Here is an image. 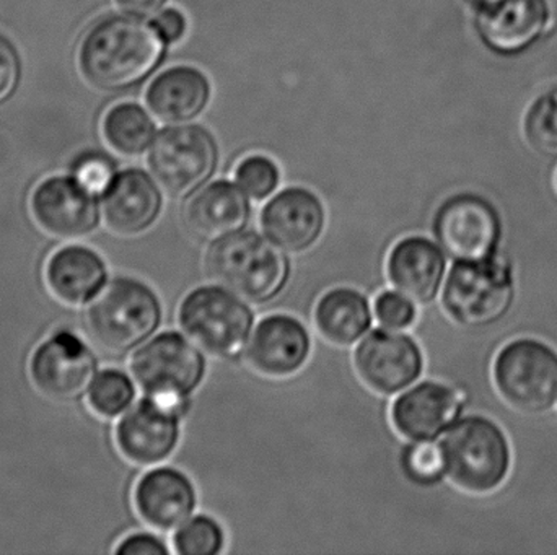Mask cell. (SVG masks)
Wrapping results in <instances>:
<instances>
[{
    "label": "cell",
    "instance_id": "cell-36",
    "mask_svg": "<svg viewBox=\"0 0 557 555\" xmlns=\"http://www.w3.org/2000/svg\"><path fill=\"white\" fill-rule=\"evenodd\" d=\"M157 31L166 42H176L183 38L186 31V20L182 12L175 9H166L157 16L153 22Z\"/></svg>",
    "mask_w": 557,
    "mask_h": 555
},
{
    "label": "cell",
    "instance_id": "cell-2",
    "mask_svg": "<svg viewBox=\"0 0 557 555\" xmlns=\"http://www.w3.org/2000/svg\"><path fill=\"white\" fill-rule=\"evenodd\" d=\"M205 267L212 282L251 305H267L276 300L292 274L285 251L270 238L251 230L211 243Z\"/></svg>",
    "mask_w": 557,
    "mask_h": 555
},
{
    "label": "cell",
    "instance_id": "cell-4",
    "mask_svg": "<svg viewBox=\"0 0 557 555\" xmlns=\"http://www.w3.org/2000/svg\"><path fill=\"white\" fill-rule=\"evenodd\" d=\"M445 476L460 491L473 495L496 492L510 472V446L506 433L481 416L458 419L442 436Z\"/></svg>",
    "mask_w": 557,
    "mask_h": 555
},
{
    "label": "cell",
    "instance_id": "cell-13",
    "mask_svg": "<svg viewBox=\"0 0 557 555\" xmlns=\"http://www.w3.org/2000/svg\"><path fill=\"white\" fill-rule=\"evenodd\" d=\"M183 417L180 411L144 398L123 414L114 430L121 455L139 466L166 462L178 446Z\"/></svg>",
    "mask_w": 557,
    "mask_h": 555
},
{
    "label": "cell",
    "instance_id": "cell-23",
    "mask_svg": "<svg viewBox=\"0 0 557 555\" xmlns=\"http://www.w3.org/2000/svg\"><path fill=\"white\" fill-rule=\"evenodd\" d=\"M548 15L545 0H500L481 10L478 25L491 48L516 52L543 35Z\"/></svg>",
    "mask_w": 557,
    "mask_h": 555
},
{
    "label": "cell",
    "instance_id": "cell-22",
    "mask_svg": "<svg viewBox=\"0 0 557 555\" xmlns=\"http://www.w3.org/2000/svg\"><path fill=\"white\" fill-rule=\"evenodd\" d=\"M46 283L52 295L69 306L94 302L107 287L108 269L97 251L81 244L61 248L48 260Z\"/></svg>",
    "mask_w": 557,
    "mask_h": 555
},
{
    "label": "cell",
    "instance_id": "cell-6",
    "mask_svg": "<svg viewBox=\"0 0 557 555\" xmlns=\"http://www.w3.org/2000/svg\"><path fill=\"white\" fill-rule=\"evenodd\" d=\"M178 325L206 354L234 361L245 354L253 332L255 313L250 303L214 283L198 287L182 300Z\"/></svg>",
    "mask_w": 557,
    "mask_h": 555
},
{
    "label": "cell",
    "instance_id": "cell-31",
    "mask_svg": "<svg viewBox=\"0 0 557 555\" xmlns=\"http://www.w3.org/2000/svg\"><path fill=\"white\" fill-rule=\"evenodd\" d=\"M237 185L248 198L263 201L276 191L278 185L277 166L267 156H250L244 160L235 173Z\"/></svg>",
    "mask_w": 557,
    "mask_h": 555
},
{
    "label": "cell",
    "instance_id": "cell-9",
    "mask_svg": "<svg viewBox=\"0 0 557 555\" xmlns=\"http://www.w3.org/2000/svg\"><path fill=\"white\" fill-rule=\"evenodd\" d=\"M218 165V147L208 130L180 126L153 140L149 166L159 185L173 198H188L202 188Z\"/></svg>",
    "mask_w": 557,
    "mask_h": 555
},
{
    "label": "cell",
    "instance_id": "cell-37",
    "mask_svg": "<svg viewBox=\"0 0 557 555\" xmlns=\"http://www.w3.org/2000/svg\"><path fill=\"white\" fill-rule=\"evenodd\" d=\"M124 12L136 16L156 15L166 0H116Z\"/></svg>",
    "mask_w": 557,
    "mask_h": 555
},
{
    "label": "cell",
    "instance_id": "cell-11",
    "mask_svg": "<svg viewBox=\"0 0 557 555\" xmlns=\"http://www.w3.org/2000/svg\"><path fill=\"white\" fill-rule=\"evenodd\" d=\"M499 215L478 195L448 199L434 220V235L445 256L455 263H474L494 257L499 247Z\"/></svg>",
    "mask_w": 557,
    "mask_h": 555
},
{
    "label": "cell",
    "instance_id": "cell-26",
    "mask_svg": "<svg viewBox=\"0 0 557 555\" xmlns=\"http://www.w3.org/2000/svg\"><path fill=\"white\" fill-rule=\"evenodd\" d=\"M153 123L149 114L133 103L111 108L103 117V136L108 146L124 156H137L153 139Z\"/></svg>",
    "mask_w": 557,
    "mask_h": 555
},
{
    "label": "cell",
    "instance_id": "cell-16",
    "mask_svg": "<svg viewBox=\"0 0 557 555\" xmlns=\"http://www.w3.org/2000/svg\"><path fill=\"white\" fill-rule=\"evenodd\" d=\"M463 400L457 391L435 381L408 388L392 406L396 432L409 442H435L460 417Z\"/></svg>",
    "mask_w": 557,
    "mask_h": 555
},
{
    "label": "cell",
    "instance_id": "cell-30",
    "mask_svg": "<svg viewBox=\"0 0 557 555\" xmlns=\"http://www.w3.org/2000/svg\"><path fill=\"white\" fill-rule=\"evenodd\" d=\"M527 134L539 152L557 156V88L545 94L530 111Z\"/></svg>",
    "mask_w": 557,
    "mask_h": 555
},
{
    "label": "cell",
    "instance_id": "cell-35",
    "mask_svg": "<svg viewBox=\"0 0 557 555\" xmlns=\"http://www.w3.org/2000/svg\"><path fill=\"white\" fill-rule=\"evenodd\" d=\"M166 544L156 534L134 533L117 544L116 555H169Z\"/></svg>",
    "mask_w": 557,
    "mask_h": 555
},
{
    "label": "cell",
    "instance_id": "cell-33",
    "mask_svg": "<svg viewBox=\"0 0 557 555\" xmlns=\"http://www.w3.org/2000/svg\"><path fill=\"white\" fill-rule=\"evenodd\" d=\"M116 176L113 163L101 155L84 156L74 169L75 181L95 198L107 194Z\"/></svg>",
    "mask_w": 557,
    "mask_h": 555
},
{
    "label": "cell",
    "instance_id": "cell-34",
    "mask_svg": "<svg viewBox=\"0 0 557 555\" xmlns=\"http://www.w3.org/2000/svg\"><path fill=\"white\" fill-rule=\"evenodd\" d=\"M20 61L13 46L0 38V103L9 100L18 87Z\"/></svg>",
    "mask_w": 557,
    "mask_h": 555
},
{
    "label": "cell",
    "instance_id": "cell-24",
    "mask_svg": "<svg viewBox=\"0 0 557 555\" xmlns=\"http://www.w3.org/2000/svg\"><path fill=\"white\" fill-rule=\"evenodd\" d=\"M208 78L191 67L169 68L156 78L147 91V104L163 123H186L208 106Z\"/></svg>",
    "mask_w": 557,
    "mask_h": 555
},
{
    "label": "cell",
    "instance_id": "cell-10",
    "mask_svg": "<svg viewBox=\"0 0 557 555\" xmlns=\"http://www.w3.org/2000/svg\"><path fill=\"white\" fill-rule=\"evenodd\" d=\"M97 358L75 332L58 331L33 352L29 378L42 396L72 403L88 393L97 378Z\"/></svg>",
    "mask_w": 557,
    "mask_h": 555
},
{
    "label": "cell",
    "instance_id": "cell-28",
    "mask_svg": "<svg viewBox=\"0 0 557 555\" xmlns=\"http://www.w3.org/2000/svg\"><path fill=\"white\" fill-rule=\"evenodd\" d=\"M224 546V530L208 515L189 518L173 537V551L180 555H218Z\"/></svg>",
    "mask_w": 557,
    "mask_h": 555
},
{
    "label": "cell",
    "instance_id": "cell-7",
    "mask_svg": "<svg viewBox=\"0 0 557 555\" xmlns=\"http://www.w3.org/2000/svg\"><path fill=\"white\" fill-rule=\"evenodd\" d=\"M516 283L509 264L499 257L455 263L442 292L447 315L465 328H487L509 313Z\"/></svg>",
    "mask_w": 557,
    "mask_h": 555
},
{
    "label": "cell",
    "instance_id": "cell-32",
    "mask_svg": "<svg viewBox=\"0 0 557 555\" xmlns=\"http://www.w3.org/2000/svg\"><path fill=\"white\" fill-rule=\"evenodd\" d=\"M373 316L382 328L401 331L414 325L418 312L411 299L403 295L398 290L396 292L388 290L380 293L373 302Z\"/></svg>",
    "mask_w": 557,
    "mask_h": 555
},
{
    "label": "cell",
    "instance_id": "cell-29",
    "mask_svg": "<svg viewBox=\"0 0 557 555\" xmlns=\"http://www.w3.org/2000/svg\"><path fill=\"white\" fill-rule=\"evenodd\" d=\"M403 471L418 485H434L445 476L441 446L434 442H411L401 455Z\"/></svg>",
    "mask_w": 557,
    "mask_h": 555
},
{
    "label": "cell",
    "instance_id": "cell-27",
    "mask_svg": "<svg viewBox=\"0 0 557 555\" xmlns=\"http://www.w3.org/2000/svg\"><path fill=\"white\" fill-rule=\"evenodd\" d=\"M134 378L117 368H108L97 375L88 390V406L103 419L123 416L136 400Z\"/></svg>",
    "mask_w": 557,
    "mask_h": 555
},
{
    "label": "cell",
    "instance_id": "cell-19",
    "mask_svg": "<svg viewBox=\"0 0 557 555\" xmlns=\"http://www.w3.org/2000/svg\"><path fill=\"white\" fill-rule=\"evenodd\" d=\"M250 215V202L240 186L215 181L189 198L183 220L193 237L214 243L244 231Z\"/></svg>",
    "mask_w": 557,
    "mask_h": 555
},
{
    "label": "cell",
    "instance_id": "cell-20",
    "mask_svg": "<svg viewBox=\"0 0 557 555\" xmlns=\"http://www.w3.org/2000/svg\"><path fill=\"white\" fill-rule=\"evenodd\" d=\"M447 261L441 247L424 237L398 241L386 261L388 279L403 295L418 305H429L441 292Z\"/></svg>",
    "mask_w": 557,
    "mask_h": 555
},
{
    "label": "cell",
    "instance_id": "cell-5",
    "mask_svg": "<svg viewBox=\"0 0 557 555\" xmlns=\"http://www.w3.org/2000/svg\"><path fill=\"white\" fill-rule=\"evenodd\" d=\"M131 375L144 396L188 414L191 396L205 381L208 362L201 349L175 331L153 336L136 349Z\"/></svg>",
    "mask_w": 557,
    "mask_h": 555
},
{
    "label": "cell",
    "instance_id": "cell-1",
    "mask_svg": "<svg viewBox=\"0 0 557 555\" xmlns=\"http://www.w3.org/2000/svg\"><path fill=\"white\" fill-rule=\"evenodd\" d=\"M156 26L134 16H110L95 23L82 39V74L101 90L120 91L146 80L165 52Z\"/></svg>",
    "mask_w": 557,
    "mask_h": 555
},
{
    "label": "cell",
    "instance_id": "cell-15",
    "mask_svg": "<svg viewBox=\"0 0 557 555\" xmlns=\"http://www.w3.org/2000/svg\"><path fill=\"white\" fill-rule=\"evenodd\" d=\"M311 336L294 316L271 315L261 319L245 349V361L268 378H288L307 365Z\"/></svg>",
    "mask_w": 557,
    "mask_h": 555
},
{
    "label": "cell",
    "instance_id": "cell-3",
    "mask_svg": "<svg viewBox=\"0 0 557 555\" xmlns=\"http://www.w3.org/2000/svg\"><path fill=\"white\" fill-rule=\"evenodd\" d=\"M162 319V303L147 283L116 277L91 302L87 329L98 348L120 357L153 338Z\"/></svg>",
    "mask_w": 557,
    "mask_h": 555
},
{
    "label": "cell",
    "instance_id": "cell-8",
    "mask_svg": "<svg viewBox=\"0 0 557 555\" xmlns=\"http://www.w3.org/2000/svg\"><path fill=\"white\" fill-rule=\"evenodd\" d=\"M494 383L512 409L546 413L557 401V354L535 339L510 342L494 362Z\"/></svg>",
    "mask_w": 557,
    "mask_h": 555
},
{
    "label": "cell",
    "instance_id": "cell-12",
    "mask_svg": "<svg viewBox=\"0 0 557 555\" xmlns=\"http://www.w3.org/2000/svg\"><path fill=\"white\" fill-rule=\"evenodd\" d=\"M354 367L373 393L395 396L421 378L424 355L411 336L395 329H373L357 345Z\"/></svg>",
    "mask_w": 557,
    "mask_h": 555
},
{
    "label": "cell",
    "instance_id": "cell-17",
    "mask_svg": "<svg viewBox=\"0 0 557 555\" xmlns=\"http://www.w3.org/2000/svg\"><path fill=\"white\" fill-rule=\"evenodd\" d=\"M324 207L313 192L288 188L268 202L261 214V228L270 240L287 253H305L320 240L324 230Z\"/></svg>",
    "mask_w": 557,
    "mask_h": 555
},
{
    "label": "cell",
    "instance_id": "cell-25",
    "mask_svg": "<svg viewBox=\"0 0 557 555\" xmlns=\"http://www.w3.org/2000/svg\"><path fill=\"white\" fill-rule=\"evenodd\" d=\"M313 318L324 341L347 348L369 332L373 313L366 295L349 287H337L318 300Z\"/></svg>",
    "mask_w": 557,
    "mask_h": 555
},
{
    "label": "cell",
    "instance_id": "cell-38",
    "mask_svg": "<svg viewBox=\"0 0 557 555\" xmlns=\"http://www.w3.org/2000/svg\"><path fill=\"white\" fill-rule=\"evenodd\" d=\"M481 10L486 9V7L494 5V3L500 2V0H473Z\"/></svg>",
    "mask_w": 557,
    "mask_h": 555
},
{
    "label": "cell",
    "instance_id": "cell-14",
    "mask_svg": "<svg viewBox=\"0 0 557 555\" xmlns=\"http://www.w3.org/2000/svg\"><path fill=\"white\" fill-rule=\"evenodd\" d=\"M29 209L38 227L59 240H82L100 225L97 198L67 176H51L39 182Z\"/></svg>",
    "mask_w": 557,
    "mask_h": 555
},
{
    "label": "cell",
    "instance_id": "cell-18",
    "mask_svg": "<svg viewBox=\"0 0 557 555\" xmlns=\"http://www.w3.org/2000/svg\"><path fill=\"white\" fill-rule=\"evenodd\" d=\"M198 504L191 479L175 468H156L143 476L134 491L139 517L153 530L170 533L193 517Z\"/></svg>",
    "mask_w": 557,
    "mask_h": 555
},
{
    "label": "cell",
    "instance_id": "cell-21",
    "mask_svg": "<svg viewBox=\"0 0 557 555\" xmlns=\"http://www.w3.org/2000/svg\"><path fill=\"white\" fill-rule=\"evenodd\" d=\"M162 212V194L156 182L139 169L116 176L103 195V217L114 234L136 237L149 230Z\"/></svg>",
    "mask_w": 557,
    "mask_h": 555
}]
</instances>
